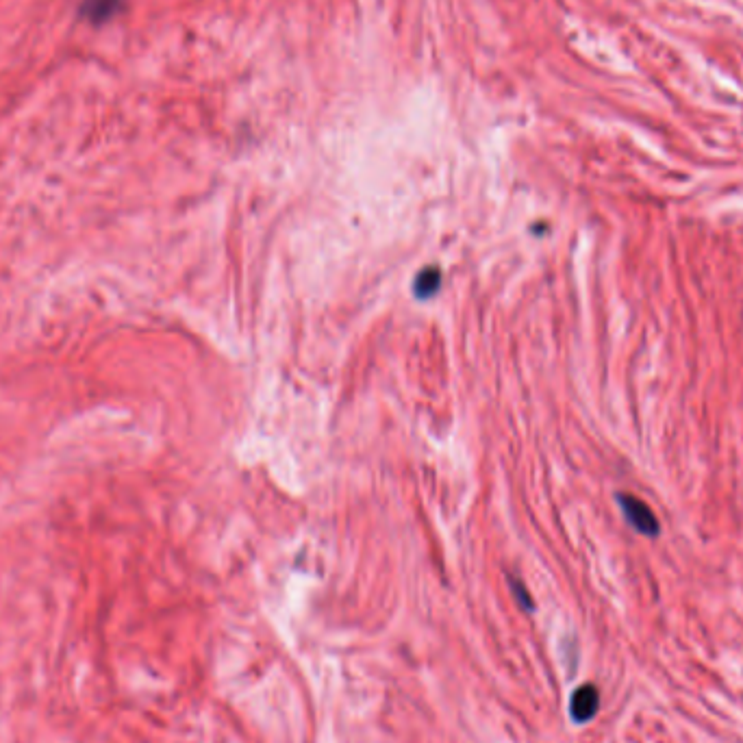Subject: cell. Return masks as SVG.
<instances>
[{
    "mask_svg": "<svg viewBox=\"0 0 743 743\" xmlns=\"http://www.w3.org/2000/svg\"><path fill=\"white\" fill-rule=\"evenodd\" d=\"M600 709V691L596 685L585 683L578 687L570 700V715L576 724H587Z\"/></svg>",
    "mask_w": 743,
    "mask_h": 743,
    "instance_id": "cell-2",
    "label": "cell"
},
{
    "mask_svg": "<svg viewBox=\"0 0 743 743\" xmlns=\"http://www.w3.org/2000/svg\"><path fill=\"white\" fill-rule=\"evenodd\" d=\"M124 7V0H83L81 16L92 24H105L116 18Z\"/></svg>",
    "mask_w": 743,
    "mask_h": 743,
    "instance_id": "cell-3",
    "label": "cell"
},
{
    "mask_svg": "<svg viewBox=\"0 0 743 743\" xmlns=\"http://www.w3.org/2000/svg\"><path fill=\"white\" fill-rule=\"evenodd\" d=\"M617 502H620L626 522L631 524L639 535L657 537L661 533L657 515L652 513V509L646 505L644 500H639L631 494H620V496H617Z\"/></svg>",
    "mask_w": 743,
    "mask_h": 743,
    "instance_id": "cell-1",
    "label": "cell"
},
{
    "mask_svg": "<svg viewBox=\"0 0 743 743\" xmlns=\"http://www.w3.org/2000/svg\"><path fill=\"white\" fill-rule=\"evenodd\" d=\"M511 591L515 600L520 602V607L526 609V611H533V600H531V594H528V589L518 581V578H511Z\"/></svg>",
    "mask_w": 743,
    "mask_h": 743,
    "instance_id": "cell-5",
    "label": "cell"
},
{
    "mask_svg": "<svg viewBox=\"0 0 743 743\" xmlns=\"http://www.w3.org/2000/svg\"><path fill=\"white\" fill-rule=\"evenodd\" d=\"M442 279H444L442 270H439L437 266L424 268L418 276H415V281H413L415 298H418V300L433 298L439 292V287H442Z\"/></svg>",
    "mask_w": 743,
    "mask_h": 743,
    "instance_id": "cell-4",
    "label": "cell"
}]
</instances>
